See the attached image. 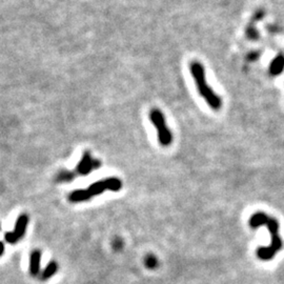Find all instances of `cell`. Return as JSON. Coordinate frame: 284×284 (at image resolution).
I'll return each instance as SVG.
<instances>
[{"instance_id":"3957f363","label":"cell","mask_w":284,"mask_h":284,"mask_svg":"<svg viewBox=\"0 0 284 284\" xmlns=\"http://www.w3.org/2000/svg\"><path fill=\"white\" fill-rule=\"evenodd\" d=\"M150 120L157 129L158 141L162 147H169L173 142V133L165 121L164 114L159 108H152L150 112Z\"/></svg>"},{"instance_id":"2e32d148","label":"cell","mask_w":284,"mask_h":284,"mask_svg":"<svg viewBox=\"0 0 284 284\" xmlns=\"http://www.w3.org/2000/svg\"><path fill=\"white\" fill-rule=\"evenodd\" d=\"M3 253H4V244L0 241V257L2 256Z\"/></svg>"},{"instance_id":"277c9868","label":"cell","mask_w":284,"mask_h":284,"mask_svg":"<svg viewBox=\"0 0 284 284\" xmlns=\"http://www.w3.org/2000/svg\"><path fill=\"white\" fill-rule=\"evenodd\" d=\"M101 166L98 159H93L90 152H84V154L77 165V173L79 175H89L93 170H97Z\"/></svg>"},{"instance_id":"ba28073f","label":"cell","mask_w":284,"mask_h":284,"mask_svg":"<svg viewBox=\"0 0 284 284\" xmlns=\"http://www.w3.org/2000/svg\"><path fill=\"white\" fill-rule=\"evenodd\" d=\"M92 197V195L90 194L89 189H77V191H74L70 195V201L71 202H82L89 200Z\"/></svg>"},{"instance_id":"7c38bea8","label":"cell","mask_w":284,"mask_h":284,"mask_svg":"<svg viewBox=\"0 0 284 284\" xmlns=\"http://www.w3.org/2000/svg\"><path fill=\"white\" fill-rule=\"evenodd\" d=\"M74 179H75V174L71 171L63 170V171H60L57 175L58 182H70Z\"/></svg>"},{"instance_id":"5bb4252c","label":"cell","mask_w":284,"mask_h":284,"mask_svg":"<svg viewBox=\"0 0 284 284\" xmlns=\"http://www.w3.org/2000/svg\"><path fill=\"white\" fill-rule=\"evenodd\" d=\"M5 241L10 243V244H15L18 240H20V238L16 235V232H6L5 236Z\"/></svg>"},{"instance_id":"52a82bcc","label":"cell","mask_w":284,"mask_h":284,"mask_svg":"<svg viewBox=\"0 0 284 284\" xmlns=\"http://www.w3.org/2000/svg\"><path fill=\"white\" fill-rule=\"evenodd\" d=\"M27 224H28V217H27V215L24 214V215H20L17 218V221H16V224H15V231H14V232H16V235L20 239L24 237Z\"/></svg>"},{"instance_id":"6da1fadb","label":"cell","mask_w":284,"mask_h":284,"mask_svg":"<svg viewBox=\"0 0 284 284\" xmlns=\"http://www.w3.org/2000/svg\"><path fill=\"white\" fill-rule=\"evenodd\" d=\"M250 225L253 229H257L262 225L267 227L271 232V244L266 247H259L257 250V256L263 261L272 260L277 252L282 249V240L279 236V223L273 217L267 216L265 213L258 212L254 214L250 219Z\"/></svg>"},{"instance_id":"8fae6325","label":"cell","mask_w":284,"mask_h":284,"mask_svg":"<svg viewBox=\"0 0 284 284\" xmlns=\"http://www.w3.org/2000/svg\"><path fill=\"white\" fill-rule=\"evenodd\" d=\"M89 189V192L92 196H97L101 193H103L106 187H105V184H104V181L103 180H101V181H98V182H95V183L91 184L90 187L87 188Z\"/></svg>"},{"instance_id":"4fadbf2b","label":"cell","mask_w":284,"mask_h":284,"mask_svg":"<svg viewBox=\"0 0 284 284\" xmlns=\"http://www.w3.org/2000/svg\"><path fill=\"white\" fill-rule=\"evenodd\" d=\"M144 264L149 269H155V268L158 267L159 262H158V259L154 256V255L150 254V255H148L147 257H145Z\"/></svg>"},{"instance_id":"9a60e30c","label":"cell","mask_w":284,"mask_h":284,"mask_svg":"<svg viewBox=\"0 0 284 284\" xmlns=\"http://www.w3.org/2000/svg\"><path fill=\"white\" fill-rule=\"evenodd\" d=\"M113 247L116 251H119L121 249V247H122V241L119 238L114 240V241H113Z\"/></svg>"},{"instance_id":"7a4b0ae2","label":"cell","mask_w":284,"mask_h":284,"mask_svg":"<svg viewBox=\"0 0 284 284\" xmlns=\"http://www.w3.org/2000/svg\"><path fill=\"white\" fill-rule=\"evenodd\" d=\"M191 74L196 83V87L200 96L207 101V105L215 111H219L222 107V99L207 83L206 69L199 61H193L189 64Z\"/></svg>"},{"instance_id":"8992f818","label":"cell","mask_w":284,"mask_h":284,"mask_svg":"<svg viewBox=\"0 0 284 284\" xmlns=\"http://www.w3.org/2000/svg\"><path fill=\"white\" fill-rule=\"evenodd\" d=\"M284 70V56L278 55L269 64V73L273 76H278Z\"/></svg>"},{"instance_id":"5b68a950","label":"cell","mask_w":284,"mask_h":284,"mask_svg":"<svg viewBox=\"0 0 284 284\" xmlns=\"http://www.w3.org/2000/svg\"><path fill=\"white\" fill-rule=\"evenodd\" d=\"M40 260H41V252L36 250L31 254L30 259V273L33 277H36L40 272Z\"/></svg>"},{"instance_id":"9c48e42d","label":"cell","mask_w":284,"mask_h":284,"mask_svg":"<svg viewBox=\"0 0 284 284\" xmlns=\"http://www.w3.org/2000/svg\"><path fill=\"white\" fill-rule=\"evenodd\" d=\"M106 189H110V191L113 192H118L122 187V182L120 179L116 178V177H111V178H106L103 180Z\"/></svg>"},{"instance_id":"30bf717a","label":"cell","mask_w":284,"mask_h":284,"mask_svg":"<svg viewBox=\"0 0 284 284\" xmlns=\"http://www.w3.org/2000/svg\"><path fill=\"white\" fill-rule=\"evenodd\" d=\"M58 271V264L55 261H51L45 268V271L41 274V280H48L51 277H53Z\"/></svg>"}]
</instances>
